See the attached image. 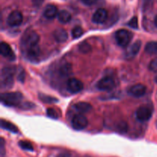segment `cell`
I'll list each match as a JSON object with an SVG mask.
<instances>
[{
	"label": "cell",
	"instance_id": "14",
	"mask_svg": "<svg viewBox=\"0 0 157 157\" xmlns=\"http://www.w3.org/2000/svg\"><path fill=\"white\" fill-rule=\"evenodd\" d=\"M58 9L54 5H48L44 10V16L47 19H53L58 16Z\"/></svg>",
	"mask_w": 157,
	"mask_h": 157
},
{
	"label": "cell",
	"instance_id": "24",
	"mask_svg": "<svg viewBox=\"0 0 157 157\" xmlns=\"http://www.w3.org/2000/svg\"><path fill=\"white\" fill-rule=\"evenodd\" d=\"M18 145H19V147H21V149H23V150H29V151H32V150H33V146L32 145L31 143L28 142V141H19Z\"/></svg>",
	"mask_w": 157,
	"mask_h": 157
},
{
	"label": "cell",
	"instance_id": "20",
	"mask_svg": "<svg viewBox=\"0 0 157 157\" xmlns=\"http://www.w3.org/2000/svg\"><path fill=\"white\" fill-rule=\"evenodd\" d=\"M1 127L2 129L9 130V131L14 133H16L18 132V130L16 127V126H15L12 123L9 122V121H4V120H2L1 121Z\"/></svg>",
	"mask_w": 157,
	"mask_h": 157
},
{
	"label": "cell",
	"instance_id": "26",
	"mask_svg": "<svg viewBox=\"0 0 157 157\" xmlns=\"http://www.w3.org/2000/svg\"><path fill=\"white\" fill-rule=\"evenodd\" d=\"M47 115L49 117L52 118V119H58V114L55 110L53 108H48L47 110Z\"/></svg>",
	"mask_w": 157,
	"mask_h": 157
},
{
	"label": "cell",
	"instance_id": "15",
	"mask_svg": "<svg viewBox=\"0 0 157 157\" xmlns=\"http://www.w3.org/2000/svg\"><path fill=\"white\" fill-rule=\"evenodd\" d=\"M39 35L35 32H30L27 35L25 38V44L28 47H30L32 45H36L38 44L39 41Z\"/></svg>",
	"mask_w": 157,
	"mask_h": 157
},
{
	"label": "cell",
	"instance_id": "29",
	"mask_svg": "<svg viewBox=\"0 0 157 157\" xmlns=\"http://www.w3.org/2000/svg\"><path fill=\"white\" fill-rule=\"evenodd\" d=\"M81 2H82L84 5H86V6H90L94 4L97 2V0H81Z\"/></svg>",
	"mask_w": 157,
	"mask_h": 157
},
{
	"label": "cell",
	"instance_id": "16",
	"mask_svg": "<svg viewBox=\"0 0 157 157\" xmlns=\"http://www.w3.org/2000/svg\"><path fill=\"white\" fill-rule=\"evenodd\" d=\"M75 109L80 113H85L91 110L92 106L89 103L78 102L75 105Z\"/></svg>",
	"mask_w": 157,
	"mask_h": 157
},
{
	"label": "cell",
	"instance_id": "23",
	"mask_svg": "<svg viewBox=\"0 0 157 157\" xmlns=\"http://www.w3.org/2000/svg\"><path fill=\"white\" fill-rule=\"evenodd\" d=\"M83 33H84V31H83L82 28L80 27V26H76V27H75L72 29V37H73V38H75V39L79 38L83 35Z\"/></svg>",
	"mask_w": 157,
	"mask_h": 157
},
{
	"label": "cell",
	"instance_id": "10",
	"mask_svg": "<svg viewBox=\"0 0 157 157\" xmlns=\"http://www.w3.org/2000/svg\"><path fill=\"white\" fill-rule=\"evenodd\" d=\"M108 17V13L104 9H98L94 13L92 17V21L95 24H103L105 22Z\"/></svg>",
	"mask_w": 157,
	"mask_h": 157
},
{
	"label": "cell",
	"instance_id": "18",
	"mask_svg": "<svg viewBox=\"0 0 157 157\" xmlns=\"http://www.w3.org/2000/svg\"><path fill=\"white\" fill-rule=\"evenodd\" d=\"M72 71H73L72 64L70 63H65L60 67L59 74L61 76L65 78V77H68L69 75H71Z\"/></svg>",
	"mask_w": 157,
	"mask_h": 157
},
{
	"label": "cell",
	"instance_id": "6",
	"mask_svg": "<svg viewBox=\"0 0 157 157\" xmlns=\"http://www.w3.org/2000/svg\"><path fill=\"white\" fill-rule=\"evenodd\" d=\"M152 113L153 111L150 107H149L148 106H142L136 110L135 115L138 121L140 122H145L148 121L151 118Z\"/></svg>",
	"mask_w": 157,
	"mask_h": 157
},
{
	"label": "cell",
	"instance_id": "17",
	"mask_svg": "<svg viewBox=\"0 0 157 157\" xmlns=\"http://www.w3.org/2000/svg\"><path fill=\"white\" fill-rule=\"evenodd\" d=\"M40 54H41V49H40L38 44L28 47L27 55L29 56V58L35 59V58H37L39 56Z\"/></svg>",
	"mask_w": 157,
	"mask_h": 157
},
{
	"label": "cell",
	"instance_id": "8",
	"mask_svg": "<svg viewBox=\"0 0 157 157\" xmlns=\"http://www.w3.org/2000/svg\"><path fill=\"white\" fill-rule=\"evenodd\" d=\"M67 90L72 94L79 93L84 88V84L77 78H70L67 83Z\"/></svg>",
	"mask_w": 157,
	"mask_h": 157
},
{
	"label": "cell",
	"instance_id": "28",
	"mask_svg": "<svg viewBox=\"0 0 157 157\" xmlns=\"http://www.w3.org/2000/svg\"><path fill=\"white\" fill-rule=\"evenodd\" d=\"M149 68H150V70L151 71L157 72V58L153 59V61L150 63Z\"/></svg>",
	"mask_w": 157,
	"mask_h": 157
},
{
	"label": "cell",
	"instance_id": "2",
	"mask_svg": "<svg viewBox=\"0 0 157 157\" xmlns=\"http://www.w3.org/2000/svg\"><path fill=\"white\" fill-rule=\"evenodd\" d=\"M15 68L14 67H5L1 71V84L4 88H9L13 85L14 74Z\"/></svg>",
	"mask_w": 157,
	"mask_h": 157
},
{
	"label": "cell",
	"instance_id": "12",
	"mask_svg": "<svg viewBox=\"0 0 157 157\" xmlns=\"http://www.w3.org/2000/svg\"><path fill=\"white\" fill-rule=\"evenodd\" d=\"M0 52H1V55L2 56H4L5 58H9L11 61H13L15 59V56L13 51L12 50L9 44L4 42V41L1 42V44H0Z\"/></svg>",
	"mask_w": 157,
	"mask_h": 157
},
{
	"label": "cell",
	"instance_id": "5",
	"mask_svg": "<svg viewBox=\"0 0 157 157\" xmlns=\"http://www.w3.org/2000/svg\"><path fill=\"white\" fill-rule=\"evenodd\" d=\"M87 124H88V121H87V117L81 113L75 115L71 120V125L75 130H84L87 127Z\"/></svg>",
	"mask_w": 157,
	"mask_h": 157
},
{
	"label": "cell",
	"instance_id": "3",
	"mask_svg": "<svg viewBox=\"0 0 157 157\" xmlns=\"http://www.w3.org/2000/svg\"><path fill=\"white\" fill-rule=\"evenodd\" d=\"M133 35L131 32L126 29H120L115 33V40L118 45L122 48H127L130 43Z\"/></svg>",
	"mask_w": 157,
	"mask_h": 157
},
{
	"label": "cell",
	"instance_id": "31",
	"mask_svg": "<svg viewBox=\"0 0 157 157\" xmlns=\"http://www.w3.org/2000/svg\"><path fill=\"white\" fill-rule=\"evenodd\" d=\"M155 81H156V82L157 83V76L156 77V78H155Z\"/></svg>",
	"mask_w": 157,
	"mask_h": 157
},
{
	"label": "cell",
	"instance_id": "30",
	"mask_svg": "<svg viewBox=\"0 0 157 157\" xmlns=\"http://www.w3.org/2000/svg\"><path fill=\"white\" fill-rule=\"evenodd\" d=\"M154 23L155 25H156V26L157 27V15L156 17H155V19H154Z\"/></svg>",
	"mask_w": 157,
	"mask_h": 157
},
{
	"label": "cell",
	"instance_id": "13",
	"mask_svg": "<svg viewBox=\"0 0 157 157\" xmlns=\"http://www.w3.org/2000/svg\"><path fill=\"white\" fill-rule=\"evenodd\" d=\"M54 38L58 43L65 42L68 38V35L64 29H58L54 32Z\"/></svg>",
	"mask_w": 157,
	"mask_h": 157
},
{
	"label": "cell",
	"instance_id": "27",
	"mask_svg": "<svg viewBox=\"0 0 157 157\" xmlns=\"http://www.w3.org/2000/svg\"><path fill=\"white\" fill-rule=\"evenodd\" d=\"M128 25L130 27L133 28V29H136L138 28V19H137V17L134 16L130 20V21L128 22Z\"/></svg>",
	"mask_w": 157,
	"mask_h": 157
},
{
	"label": "cell",
	"instance_id": "19",
	"mask_svg": "<svg viewBox=\"0 0 157 157\" xmlns=\"http://www.w3.org/2000/svg\"><path fill=\"white\" fill-rule=\"evenodd\" d=\"M58 19L62 24H66V23L69 22L71 19V15L70 12H68L66 10H62L58 14Z\"/></svg>",
	"mask_w": 157,
	"mask_h": 157
},
{
	"label": "cell",
	"instance_id": "11",
	"mask_svg": "<svg viewBox=\"0 0 157 157\" xmlns=\"http://www.w3.org/2000/svg\"><path fill=\"white\" fill-rule=\"evenodd\" d=\"M147 92V87L142 84H137L132 86L129 88L128 94L135 98H140L143 97Z\"/></svg>",
	"mask_w": 157,
	"mask_h": 157
},
{
	"label": "cell",
	"instance_id": "25",
	"mask_svg": "<svg viewBox=\"0 0 157 157\" xmlns=\"http://www.w3.org/2000/svg\"><path fill=\"white\" fill-rule=\"evenodd\" d=\"M39 99L41 100V101H44V103H47V104H51V103L53 102H57L58 100L55 98H52V97L47 96V95L44 94H39Z\"/></svg>",
	"mask_w": 157,
	"mask_h": 157
},
{
	"label": "cell",
	"instance_id": "22",
	"mask_svg": "<svg viewBox=\"0 0 157 157\" xmlns=\"http://www.w3.org/2000/svg\"><path fill=\"white\" fill-rule=\"evenodd\" d=\"M92 47L89 43L86 41H83L79 45V51L83 54H87L91 52Z\"/></svg>",
	"mask_w": 157,
	"mask_h": 157
},
{
	"label": "cell",
	"instance_id": "7",
	"mask_svg": "<svg viewBox=\"0 0 157 157\" xmlns=\"http://www.w3.org/2000/svg\"><path fill=\"white\" fill-rule=\"evenodd\" d=\"M22 14L19 11H13L9 15L7 18V23L9 26L17 27L22 23Z\"/></svg>",
	"mask_w": 157,
	"mask_h": 157
},
{
	"label": "cell",
	"instance_id": "21",
	"mask_svg": "<svg viewBox=\"0 0 157 157\" xmlns=\"http://www.w3.org/2000/svg\"><path fill=\"white\" fill-rule=\"evenodd\" d=\"M145 52L149 55H157V41H150L145 46Z\"/></svg>",
	"mask_w": 157,
	"mask_h": 157
},
{
	"label": "cell",
	"instance_id": "9",
	"mask_svg": "<svg viewBox=\"0 0 157 157\" xmlns=\"http://www.w3.org/2000/svg\"><path fill=\"white\" fill-rule=\"evenodd\" d=\"M141 45H142V42H141L140 40H137L136 41H135L133 44H131L127 49L125 52V58L127 60H131L133 58H135L139 53Z\"/></svg>",
	"mask_w": 157,
	"mask_h": 157
},
{
	"label": "cell",
	"instance_id": "4",
	"mask_svg": "<svg viewBox=\"0 0 157 157\" xmlns=\"http://www.w3.org/2000/svg\"><path fill=\"white\" fill-rule=\"evenodd\" d=\"M116 86V83L113 78L111 77H104L101 78L97 84V88L102 91H110L112 90Z\"/></svg>",
	"mask_w": 157,
	"mask_h": 157
},
{
	"label": "cell",
	"instance_id": "1",
	"mask_svg": "<svg viewBox=\"0 0 157 157\" xmlns=\"http://www.w3.org/2000/svg\"><path fill=\"white\" fill-rule=\"evenodd\" d=\"M22 94L19 92H9L1 94V101L4 105L9 107H15L21 103Z\"/></svg>",
	"mask_w": 157,
	"mask_h": 157
}]
</instances>
